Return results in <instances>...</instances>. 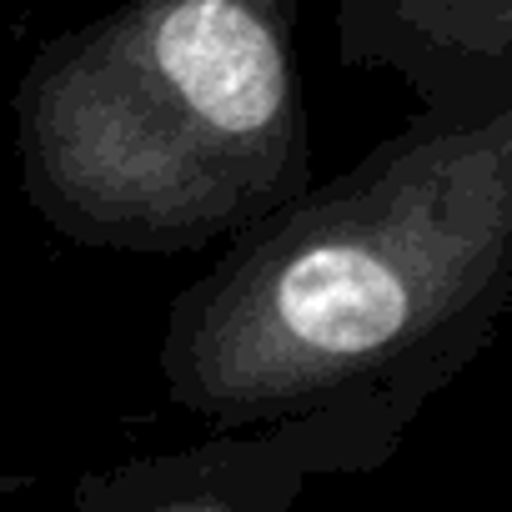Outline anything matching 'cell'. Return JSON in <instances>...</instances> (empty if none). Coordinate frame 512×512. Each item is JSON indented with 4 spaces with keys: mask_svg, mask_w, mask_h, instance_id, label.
Instances as JSON below:
<instances>
[{
    "mask_svg": "<svg viewBox=\"0 0 512 512\" xmlns=\"http://www.w3.org/2000/svg\"><path fill=\"white\" fill-rule=\"evenodd\" d=\"M407 437L372 407H332L191 447L131 457L76 482L71 512H292L322 477H367Z\"/></svg>",
    "mask_w": 512,
    "mask_h": 512,
    "instance_id": "3",
    "label": "cell"
},
{
    "mask_svg": "<svg viewBox=\"0 0 512 512\" xmlns=\"http://www.w3.org/2000/svg\"><path fill=\"white\" fill-rule=\"evenodd\" d=\"M31 211L71 246H226L312 186L297 0H121L16 81Z\"/></svg>",
    "mask_w": 512,
    "mask_h": 512,
    "instance_id": "2",
    "label": "cell"
},
{
    "mask_svg": "<svg viewBox=\"0 0 512 512\" xmlns=\"http://www.w3.org/2000/svg\"><path fill=\"white\" fill-rule=\"evenodd\" d=\"M512 307V101L417 111L357 166L226 241L166 307L156 372L206 432L332 407L397 422L457 382Z\"/></svg>",
    "mask_w": 512,
    "mask_h": 512,
    "instance_id": "1",
    "label": "cell"
},
{
    "mask_svg": "<svg viewBox=\"0 0 512 512\" xmlns=\"http://www.w3.org/2000/svg\"><path fill=\"white\" fill-rule=\"evenodd\" d=\"M337 61L387 71L427 116L512 101V0H337Z\"/></svg>",
    "mask_w": 512,
    "mask_h": 512,
    "instance_id": "4",
    "label": "cell"
}]
</instances>
